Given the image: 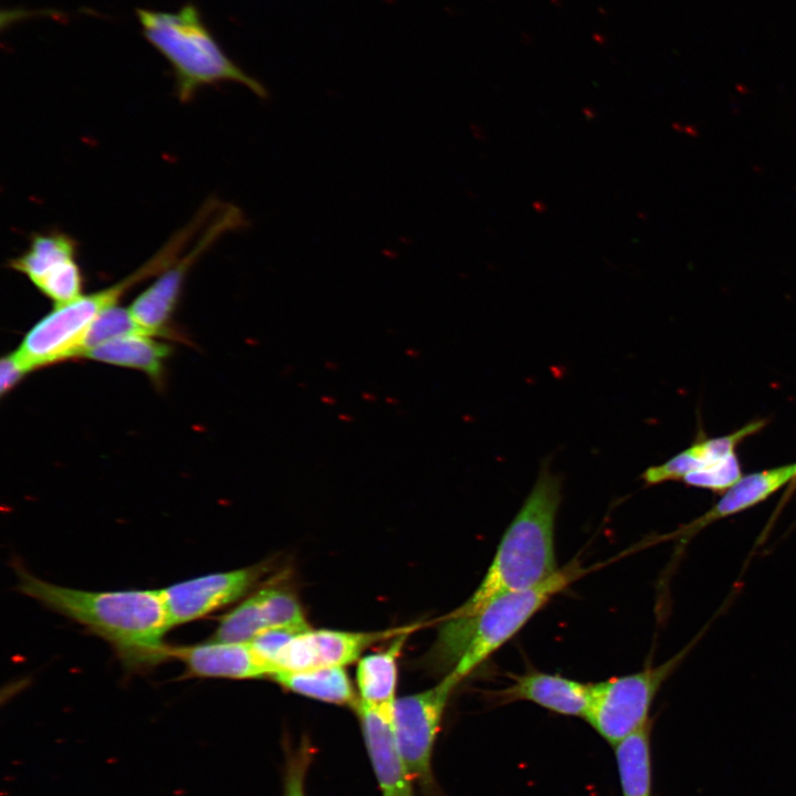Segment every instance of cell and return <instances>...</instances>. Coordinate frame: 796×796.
<instances>
[{
    "label": "cell",
    "instance_id": "cell-1",
    "mask_svg": "<svg viewBox=\"0 0 796 796\" xmlns=\"http://www.w3.org/2000/svg\"><path fill=\"white\" fill-rule=\"evenodd\" d=\"M20 593L86 627L114 649L126 669L148 670L170 659L171 628L160 590L90 591L51 584L15 566Z\"/></svg>",
    "mask_w": 796,
    "mask_h": 796
},
{
    "label": "cell",
    "instance_id": "cell-2",
    "mask_svg": "<svg viewBox=\"0 0 796 796\" xmlns=\"http://www.w3.org/2000/svg\"><path fill=\"white\" fill-rule=\"evenodd\" d=\"M562 479L544 460L538 476L505 530L478 588L446 619H470L494 598L538 585L557 570L555 523Z\"/></svg>",
    "mask_w": 796,
    "mask_h": 796
},
{
    "label": "cell",
    "instance_id": "cell-3",
    "mask_svg": "<svg viewBox=\"0 0 796 796\" xmlns=\"http://www.w3.org/2000/svg\"><path fill=\"white\" fill-rule=\"evenodd\" d=\"M196 234V227L186 224L151 258L123 280L103 290L82 294L65 304L55 305L28 331L14 353L30 371L80 357L85 336L95 318L106 308L117 305L121 297L133 286L168 268Z\"/></svg>",
    "mask_w": 796,
    "mask_h": 796
},
{
    "label": "cell",
    "instance_id": "cell-4",
    "mask_svg": "<svg viewBox=\"0 0 796 796\" xmlns=\"http://www.w3.org/2000/svg\"><path fill=\"white\" fill-rule=\"evenodd\" d=\"M136 15L144 36L170 63L180 102L188 103L203 86L223 82L268 97L266 88L227 56L196 6L187 3L177 12L137 8Z\"/></svg>",
    "mask_w": 796,
    "mask_h": 796
},
{
    "label": "cell",
    "instance_id": "cell-5",
    "mask_svg": "<svg viewBox=\"0 0 796 796\" xmlns=\"http://www.w3.org/2000/svg\"><path fill=\"white\" fill-rule=\"evenodd\" d=\"M584 573L574 559L536 586L494 598L470 619H446L440 646L452 645L449 650L460 653L450 672L461 682Z\"/></svg>",
    "mask_w": 796,
    "mask_h": 796
},
{
    "label": "cell",
    "instance_id": "cell-6",
    "mask_svg": "<svg viewBox=\"0 0 796 796\" xmlns=\"http://www.w3.org/2000/svg\"><path fill=\"white\" fill-rule=\"evenodd\" d=\"M690 649L691 645L658 666L590 683L585 719L616 746L648 722V712L656 694Z\"/></svg>",
    "mask_w": 796,
    "mask_h": 796
},
{
    "label": "cell",
    "instance_id": "cell-7",
    "mask_svg": "<svg viewBox=\"0 0 796 796\" xmlns=\"http://www.w3.org/2000/svg\"><path fill=\"white\" fill-rule=\"evenodd\" d=\"M247 219L239 207L223 203L201 231L195 244L180 254L129 305L134 321L150 335L168 334V323L180 300L192 265L223 234L242 229Z\"/></svg>",
    "mask_w": 796,
    "mask_h": 796
},
{
    "label": "cell",
    "instance_id": "cell-8",
    "mask_svg": "<svg viewBox=\"0 0 796 796\" xmlns=\"http://www.w3.org/2000/svg\"><path fill=\"white\" fill-rule=\"evenodd\" d=\"M460 682L449 672L433 688L396 699L397 743L412 779L432 782L431 755L448 700Z\"/></svg>",
    "mask_w": 796,
    "mask_h": 796
},
{
    "label": "cell",
    "instance_id": "cell-9",
    "mask_svg": "<svg viewBox=\"0 0 796 796\" xmlns=\"http://www.w3.org/2000/svg\"><path fill=\"white\" fill-rule=\"evenodd\" d=\"M8 266L24 275L55 305L82 295L84 277L78 263V243L63 231L33 233L28 248L9 259Z\"/></svg>",
    "mask_w": 796,
    "mask_h": 796
},
{
    "label": "cell",
    "instance_id": "cell-10",
    "mask_svg": "<svg viewBox=\"0 0 796 796\" xmlns=\"http://www.w3.org/2000/svg\"><path fill=\"white\" fill-rule=\"evenodd\" d=\"M407 628L369 632L308 628L283 647L274 666L276 672L344 667L357 660L369 646L396 637Z\"/></svg>",
    "mask_w": 796,
    "mask_h": 796
},
{
    "label": "cell",
    "instance_id": "cell-11",
    "mask_svg": "<svg viewBox=\"0 0 796 796\" xmlns=\"http://www.w3.org/2000/svg\"><path fill=\"white\" fill-rule=\"evenodd\" d=\"M259 566L212 573L161 589L171 628L200 619L242 597L260 576Z\"/></svg>",
    "mask_w": 796,
    "mask_h": 796
},
{
    "label": "cell",
    "instance_id": "cell-12",
    "mask_svg": "<svg viewBox=\"0 0 796 796\" xmlns=\"http://www.w3.org/2000/svg\"><path fill=\"white\" fill-rule=\"evenodd\" d=\"M395 702L358 701L355 710L383 796H412L413 781L400 753L395 731Z\"/></svg>",
    "mask_w": 796,
    "mask_h": 796
},
{
    "label": "cell",
    "instance_id": "cell-13",
    "mask_svg": "<svg viewBox=\"0 0 796 796\" xmlns=\"http://www.w3.org/2000/svg\"><path fill=\"white\" fill-rule=\"evenodd\" d=\"M169 657L182 662L191 677L254 679L273 674V669L249 642L210 639L199 645L170 647Z\"/></svg>",
    "mask_w": 796,
    "mask_h": 796
},
{
    "label": "cell",
    "instance_id": "cell-14",
    "mask_svg": "<svg viewBox=\"0 0 796 796\" xmlns=\"http://www.w3.org/2000/svg\"><path fill=\"white\" fill-rule=\"evenodd\" d=\"M795 478L796 463L741 478L710 510L683 525L675 535L690 538L710 524L758 504Z\"/></svg>",
    "mask_w": 796,
    "mask_h": 796
},
{
    "label": "cell",
    "instance_id": "cell-15",
    "mask_svg": "<svg viewBox=\"0 0 796 796\" xmlns=\"http://www.w3.org/2000/svg\"><path fill=\"white\" fill-rule=\"evenodd\" d=\"M589 695L590 683L545 672L520 675L500 691L502 701L526 700L556 713L584 718Z\"/></svg>",
    "mask_w": 796,
    "mask_h": 796
},
{
    "label": "cell",
    "instance_id": "cell-16",
    "mask_svg": "<svg viewBox=\"0 0 796 796\" xmlns=\"http://www.w3.org/2000/svg\"><path fill=\"white\" fill-rule=\"evenodd\" d=\"M151 337L144 334L121 336L85 350L81 357L138 369L159 383L171 348Z\"/></svg>",
    "mask_w": 796,
    "mask_h": 796
},
{
    "label": "cell",
    "instance_id": "cell-17",
    "mask_svg": "<svg viewBox=\"0 0 796 796\" xmlns=\"http://www.w3.org/2000/svg\"><path fill=\"white\" fill-rule=\"evenodd\" d=\"M416 626H409L396 636L388 648L363 657L357 666L356 680L359 700L370 704L396 701L398 658L409 633Z\"/></svg>",
    "mask_w": 796,
    "mask_h": 796
},
{
    "label": "cell",
    "instance_id": "cell-18",
    "mask_svg": "<svg viewBox=\"0 0 796 796\" xmlns=\"http://www.w3.org/2000/svg\"><path fill=\"white\" fill-rule=\"evenodd\" d=\"M271 677L283 688L312 699L354 709L359 701L343 667L277 671Z\"/></svg>",
    "mask_w": 796,
    "mask_h": 796
},
{
    "label": "cell",
    "instance_id": "cell-19",
    "mask_svg": "<svg viewBox=\"0 0 796 796\" xmlns=\"http://www.w3.org/2000/svg\"><path fill=\"white\" fill-rule=\"evenodd\" d=\"M649 722L616 745L624 796H650Z\"/></svg>",
    "mask_w": 796,
    "mask_h": 796
},
{
    "label": "cell",
    "instance_id": "cell-20",
    "mask_svg": "<svg viewBox=\"0 0 796 796\" xmlns=\"http://www.w3.org/2000/svg\"><path fill=\"white\" fill-rule=\"evenodd\" d=\"M265 629L269 625L255 593L221 618L211 640L250 642Z\"/></svg>",
    "mask_w": 796,
    "mask_h": 796
},
{
    "label": "cell",
    "instance_id": "cell-21",
    "mask_svg": "<svg viewBox=\"0 0 796 796\" xmlns=\"http://www.w3.org/2000/svg\"><path fill=\"white\" fill-rule=\"evenodd\" d=\"M133 334L150 335L134 321L128 308L118 305L108 307L103 311L91 325L85 336L80 357L85 350L106 341Z\"/></svg>",
    "mask_w": 796,
    "mask_h": 796
},
{
    "label": "cell",
    "instance_id": "cell-22",
    "mask_svg": "<svg viewBox=\"0 0 796 796\" xmlns=\"http://www.w3.org/2000/svg\"><path fill=\"white\" fill-rule=\"evenodd\" d=\"M269 628L306 626L302 607L292 593L268 587L256 591Z\"/></svg>",
    "mask_w": 796,
    "mask_h": 796
},
{
    "label": "cell",
    "instance_id": "cell-23",
    "mask_svg": "<svg viewBox=\"0 0 796 796\" xmlns=\"http://www.w3.org/2000/svg\"><path fill=\"white\" fill-rule=\"evenodd\" d=\"M741 478L740 464L733 452L713 464L688 473L682 480L691 486L725 492Z\"/></svg>",
    "mask_w": 796,
    "mask_h": 796
},
{
    "label": "cell",
    "instance_id": "cell-24",
    "mask_svg": "<svg viewBox=\"0 0 796 796\" xmlns=\"http://www.w3.org/2000/svg\"><path fill=\"white\" fill-rule=\"evenodd\" d=\"M706 467L694 446L674 455L667 462L648 468L641 475L647 485L670 480H681L688 473Z\"/></svg>",
    "mask_w": 796,
    "mask_h": 796
},
{
    "label": "cell",
    "instance_id": "cell-25",
    "mask_svg": "<svg viewBox=\"0 0 796 796\" xmlns=\"http://www.w3.org/2000/svg\"><path fill=\"white\" fill-rule=\"evenodd\" d=\"M308 626L274 627L260 632L249 643L254 652L276 672L274 661L283 647Z\"/></svg>",
    "mask_w": 796,
    "mask_h": 796
},
{
    "label": "cell",
    "instance_id": "cell-26",
    "mask_svg": "<svg viewBox=\"0 0 796 796\" xmlns=\"http://www.w3.org/2000/svg\"><path fill=\"white\" fill-rule=\"evenodd\" d=\"M764 423L763 420L753 421L731 434L695 443L694 447L708 467L733 453L736 444L750 434L757 432Z\"/></svg>",
    "mask_w": 796,
    "mask_h": 796
},
{
    "label": "cell",
    "instance_id": "cell-27",
    "mask_svg": "<svg viewBox=\"0 0 796 796\" xmlns=\"http://www.w3.org/2000/svg\"><path fill=\"white\" fill-rule=\"evenodd\" d=\"M313 753L311 745L307 743H303L297 750L289 752L284 775V796H305V774Z\"/></svg>",
    "mask_w": 796,
    "mask_h": 796
},
{
    "label": "cell",
    "instance_id": "cell-28",
    "mask_svg": "<svg viewBox=\"0 0 796 796\" xmlns=\"http://www.w3.org/2000/svg\"><path fill=\"white\" fill-rule=\"evenodd\" d=\"M29 371L14 352L3 356L0 362L1 396L9 392Z\"/></svg>",
    "mask_w": 796,
    "mask_h": 796
}]
</instances>
